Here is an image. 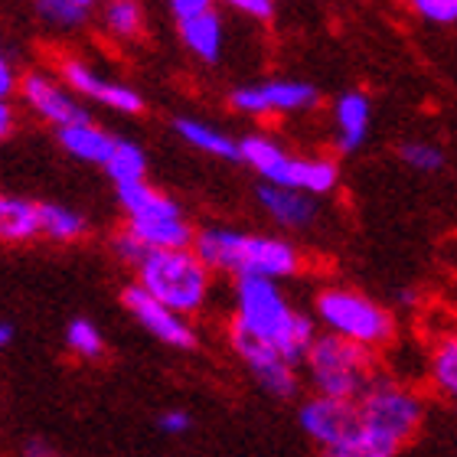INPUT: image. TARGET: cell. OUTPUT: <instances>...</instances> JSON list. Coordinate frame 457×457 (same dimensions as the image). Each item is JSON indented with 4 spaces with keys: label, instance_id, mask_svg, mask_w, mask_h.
Segmentation results:
<instances>
[{
    "label": "cell",
    "instance_id": "6da1fadb",
    "mask_svg": "<svg viewBox=\"0 0 457 457\" xmlns=\"http://www.w3.org/2000/svg\"><path fill=\"white\" fill-rule=\"evenodd\" d=\"M228 334L248 337L278 350L287 362L301 366L307 350L317 340V320L304 311H297L285 297L278 281L265 278H238L232 291V320Z\"/></svg>",
    "mask_w": 457,
    "mask_h": 457
},
{
    "label": "cell",
    "instance_id": "7a4b0ae2",
    "mask_svg": "<svg viewBox=\"0 0 457 457\" xmlns=\"http://www.w3.org/2000/svg\"><path fill=\"white\" fill-rule=\"evenodd\" d=\"M193 252L206 262L212 275L228 278H265V281H285L304 271V255L295 242L281 236H258V232H238V228H203L193 238Z\"/></svg>",
    "mask_w": 457,
    "mask_h": 457
},
{
    "label": "cell",
    "instance_id": "3957f363",
    "mask_svg": "<svg viewBox=\"0 0 457 457\" xmlns=\"http://www.w3.org/2000/svg\"><path fill=\"white\" fill-rule=\"evenodd\" d=\"M314 320L317 327H324V334H334L372 353L392 346L395 334H399L395 314L389 307L379 304L376 297L356 291V287L343 285H330L317 291Z\"/></svg>",
    "mask_w": 457,
    "mask_h": 457
},
{
    "label": "cell",
    "instance_id": "277c9868",
    "mask_svg": "<svg viewBox=\"0 0 457 457\" xmlns=\"http://www.w3.org/2000/svg\"><path fill=\"white\" fill-rule=\"evenodd\" d=\"M134 271H137L134 285H141L154 301L167 304L177 314L193 317L210 304L212 271L193 248L151 252Z\"/></svg>",
    "mask_w": 457,
    "mask_h": 457
},
{
    "label": "cell",
    "instance_id": "5b68a950",
    "mask_svg": "<svg viewBox=\"0 0 457 457\" xmlns=\"http://www.w3.org/2000/svg\"><path fill=\"white\" fill-rule=\"evenodd\" d=\"M301 366H304V379L311 382L314 395L343 402H360L362 392L379 376L376 353L340 340L334 334H324V330L317 334L314 346L307 350Z\"/></svg>",
    "mask_w": 457,
    "mask_h": 457
},
{
    "label": "cell",
    "instance_id": "8992f818",
    "mask_svg": "<svg viewBox=\"0 0 457 457\" xmlns=\"http://www.w3.org/2000/svg\"><path fill=\"white\" fill-rule=\"evenodd\" d=\"M238 161H245L252 170L271 187L307 193V196H327L340 183V167L330 157H295L265 134H248L238 141Z\"/></svg>",
    "mask_w": 457,
    "mask_h": 457
},
{
    "label": "cell",
    "instance_id": "52a82bcc",
    "mask_svg": "<svg viewBox=\"0 0 457 457\" xmlns=\"http://www.w3.org/2000/svg\"><path fill=\"white\" fill-rule=\"evenodd\" d=\"M356 409L360 428L372 431L376 438L389 441L395 448H405L425 425V395L395 376H376V382L356 402Z\"/></svg>",
    "mask_w": 457,
    "mask_h": 457
},
{
    "label": "cell",
    "instance_id": "ba28073f",
    "mask_svg": "<svg viewBox=\"0 0 457 457\" xmlns=\"http://www.w3.org/2000/svg\"><path fill=\"white\" fill-rule=\"evenodd\" d=\"M297 425L317 448L330 451L360 431V409H356V402L327 399V395L311 392L297 409Z\"/></svg>",
    "mask_w": 457,
    "mask_h": 457
},
{
    "label": "cell",
    "instance_id": "9c48e42d",
    "mask_svg": "<svg viewBox=\"0 0 457 457\" xmlns=\"http://www.w3.org/2000/svg\"><path fill=\"white\" fill-rule=\"evenodd\" d=\"M121 304L128 307V314H131L154 340H161L163 346H170V350H193V346H196V327L190 324V317L177 314V311H170L167 304L154 301L141 285L124 287Z\"/></svg>",
    "mask_w": 457,
    "mask_h": 457
},
{
    "label": "cell",
    "instance_id": "30bf717a",
    "mask_svg": "<svg viewBox=\"0 0 457 457\" xmlns=\"http://www.w3.org/2000/svg\"><path fill=\"white\" fill-rule=\"evenodd\" d=\"M228 346H232V353L242 360V366L252 372V379H255L271 399H295L297 392H301L297 366L287 362L278 350H271L265 343L248 340V337H236V334H228Z\"/></svg>",
    "mask_w": 457,
    "mask_h": 457
},
{
    "label": "cell",
    "instance_id": "8fae6325",
    "mask_svg": "<svg viewBox=\"0 0 457 457\" xmlns=\"http://www.w3.org/2000/svg\"><path fill=\"white\" fill-rule=\"evenodd\" d=\"M317 98L320 96H317V88L311 82L285 79V82H265V86H242L228 96V102L238 112L265 118V114H291V112L314 108Z\"/></svg>",
    "mask_w": 457,
    "mask_h": 457
},
{
    "label": "cell",
    "instance_id": "7c38bea8",
    "mask_svg": "<svg viewBox=\"0 0 457 457\" xmlns=\"http://www.w3.org/2000/svg\"><path fill=\"white\" fill-rule=\"evenodd\" d=\"M20 92H23V102H27L43 121L56 124L59 131H62V128H76V124H88L86 108L79 105L66 88L56 86L49 76H43V72H29V76H23Z\"/></svg>",
    "mask_w": 457,
    "mask_h": 457
},
{
    "label": "cell",
    "instance_id": "4fadbf2b",
    "mask_svg": "<svg viewBox=\"0 0 457 457\" xmlns=\"http://www.w3.org/2000/svg\"><path fill=\"white\" fill-rule=\"evenodd\" d=\"M62 79H66L69 88H76V96H86L92 102H102V105L114 108V112H124V114H137L144 112V98L141 92H134L131 86H121V82H108L96 72V69H88L86 62H79V59H62Z\"/></svg>",
    "mask_w": 457,
    "mask_h": 457
},
{
    "label": "cell",
    "instance_id": "5bb4252c",
    "mask_svg": "<svg viewBox=\"0 0 457 457\" xmlns=\"http://www.w3.org/2000/svg\"><path fill=\"white\" fill-rule=\"evenodd\" d=\"M258 203L281 228H307L314 226L317 216H320V206H317L314 196L285 190V187H271V183L258 187Z\"/></svg>",
    "mask_w": 457,
    "mask_h": 457
},
{
    "label": "cell",
    "instance_id": "9a60e30c",
    "mask_svg": "<svg viewBox=\"0 0 457 457\" xmlns=\"http://www.w3.org/2000/svg\"><path fill=\"white\" fill-rule=\"evenodd\" d=\"M118 206L128 216V222H161V220H183L180 203L170 200L167 193L151 187L147 180L124 183L118 187Z\"/></svg>",
    "mask_w": 457,
    "mask_h": 457
},
{
    "label": "cell",
    "instance_id": "2e32d148",
    "mask_svg": "<svg viewBox=\"0 0 457 457\" xmlns=\"http://www.w3.org/2000/svg\"><path fill=\"white\" fill-rule=\"evenodd\" d=\"M370 114L372 105L366 92H346V96L337 98L334 108V121H337V151L353 154L366 144V134H370Z\"/></svg>",
    "mask_w": 457,
    "mask_h": 457
},
{
    "label": "cell",
    "instance_id": "e0dca14e",
    "mask_svg": "<svg viewBox=\"0 0 457 457\" xmlns=\"http://www.w3.org/2000/svg\"><path fill=\"white\" fill-rule=\"evenodd\" d=\"M428 386L435 395L457 402V330L435 337L428 350V366H425Z\"/></svg>",
    "mask_w": 457,
    "mask_h": 457
},
{
    "label": "cell",
    "instance_id": "ac0fdd59",
    "mask_svg": "<svg viewBox=\"0 0 457 457\" xmlns=\"http://www.w3.org/2000/svg\"><path fill=\"white\" fill-rule=\"evenodd\" d=\"M39 236V203L0 193V242L23 245Z\"/></svg>",
    "mask_w": 457,
    "mask_h": 457
},
{
    "label": "cell",
    "instance_id": "d6986e66",
    "mask_svg": "<svg viewBox=\"0 0 457 457\" xmlns=\"http://www.w3.org/2000/svg\"><path fill=\"white\" fill-rule=\"evenodd\" d=\"M59 144L66 147V154H72L76 161L96 163V167H105L108 157L114 154V144L118 137H112L108 131L96 128V124H76V128H62L59 131Z\"/></svg>",
    "mask_w": 457,
    "mask_h": 457
},
{
    "label": "cell",
    "instance_id": "ffe728a7",
    "mask_svg": "<svg viewBox=\"0 0 457 457\" xmlns=\"http://www.w3.org/2000/svg\"><path fill=\"white\" fill-rule=\"evenodd\" d=\"M180 27L183 43L196 53L206 62H216L222 56V20L216 10H206V13H196L190 20H177Z\"/></svg>",
    "mask_w": 457,
    "mask_h": 457
},
{
    "label": "cell",
    "instance_id": "44dd1931",
    "mask_svg": "<svg viewBox=\"0 0 457 457\" xmlns=\"http://www.w3.org/2000/svg\"><path fill=\"white\" fill-rule=\"evenodd\" d=\"M173 131L180 134L190 147H196V151L222 157V161H238V141H232L228 134H222L220 128H212V124L196 121V118H177V121H173Z\"/></svg>",
    "mask_w": 457,
    "mask_h": 457
},
{
    "label": "cell",
    "instance_id": "7402d4cb",
    "mask_svg": "<svg viewBox=\"0 0 457 457\" xmlns=\"http://www.w3.org/2000/svg\"><path fill=\"white\" fill-rule=\"evenodd\" d=\"M39 236L53 242H79L86 236V216L59 203H39Z\"/></svg>",
    "mask_w": 457,
    "mask_h": 457
},
{
    "label": "cell",
    "instance_id": "603a6c76",
    "mask_svg": "<svg viewBox=\"0 0 457 457\" xmlns=\"http://www.w3.org/2000/svg\"><path fill=\"white\" fill-rule=\"evenodd\" d=\"M105 173L114 180V187L141 183L144 177H147V154L134 141H118L114 144V154L105 163Z\"/></svg>",
    "mask_w": 457,
    "mask_h": 457
},
{
    "label": "cell",
    "instance_id": "cb8c5ba5",
    "mask_svg": "<svg viewBox=\"0 0 457 457\" xmlns=\"http://www.w3.org/2000/svg\"><path fill=\"white\" fill-rule=\"evenodd\" d=\"M66 350L72 353L76 360L96 362L105 356V337H102V330H98L92 320L76 317V320H69V327H66Z\"/></svg>",
    "mask_w": 457,
    "mask_h": 457
},
{
    "label": "cell",
    "instance_id": "d4e9b609",
    "mask_svg": "<svg viewBox=\"0 0 457 457\" xmlns=\"http://www.w3.org/2000/svg\"><path fill=\"white\" fill-rule=\"evenodd\" d=\"M395 454H399V448H395V445L376 438L372 431L360 428L356 435H350V438L343 441V445L324 451L320 457H395Z\"/></svg>",
    "mask_w": 457,
    "mask_h": 457
},
{
    "label": "cell",
    "instance_id": "484cf974",
    "mask_svg": "<svg viewBox=\"0 0 457 457\" xmlns=\"http://www.w3.org/2000/svg\"><path fill=\"white\" fill-rule=\"evenodd\" d=\"M141 23H144L141 7H137L134 0H112V4H108L105 27L112 29L114 37H121V39L137 37V33H141Z\"/></svg>",
    "mask_w": 457,
    "mask_h": 457
},
{
    "label": "cell",
    "instance_id": "4316f807",
    "mask_svg": "<svg viewBox=\"0 0 457 457\" xmlns=\"http://www.w3.org/2000/svg\"><path fill=\"white\" fill-rule=\"evenodd\" d=\"M399 157L405 167L419 173H438L445 167V151L428 141H405L399 147Z\"/></svg>",
    "mask_w": 457,
    "mask_h": 457
},
{
    "label": "cell",
    "instance_id": "83f0119b",
    "mask_svg": "<svg viewBox=\"0 0 457 457\" xmlns=\"http://www.w3.org/2000/svg\"><path fill=\"white\" fill-rule=\"evenodd\" d=\"M86 13L88 10H82L72 0H39V17L53 23V27L72 29L79 23H86Z\"/></svg>",
    "mask_w": 457,
    "mask_h": 457
},
{
    "label": "cell",
    "instance_id": "f1b7e54d",
    "mask_svg": "<svg viewBox=\"0 0 457 457\" xmlns=\"http://www.w3.org/2000/svg\"><path fill=\"white\" fill-rule=\"evenodd\" d=\"M409 4L428 23H438V27L457 23V0H409Z\"/></svg>",
    "mask_w": 457,
    "mask_h": 457
},
{
    "label": "cell",
    "instance_id": "f546056e",
    "mask_svg": "<svg viewBox=\"0 0 457 457\" xmlns=\"http://www.w3.org/2000/svg\"><path fill=\"white\" fill-rule=\"evenodd\" d=\"M112 248H114V255L121 258L124 265H131V268H137L144 262V258L151 255V248L141 245V242H137V238H134L131 232H128V228H121V232H118V236L112 238Z\"/></svg>",
    "mask_w": 457,
    "mask_h": 457
},
{
    "label": "cell",
    "instance_id": "4dcf8cb0",
    "mask_svg": "<svg viewBox=\"0 0 457 457\" xmlns=\"http://www.w3.org/2000/svg\"><path fill=\"white\" fill-rule=\"evenodd\" d=\"M157 428L163 431V435H187V431L193 428V419H190V411H183V409H167L157 419Z\"/></svg>",
    "mask_w": 457,
    "mask_h": 457
},
{
    "label": "cell",
    "instance_id": "1f68e13d",
    "mask_svg": "<svg viewBox=\"0 0 457 457\" xmlns=\"http://www.w3.org/2000/svg\"><path fill=\"white\" fill-rule=\"evenodd\" d=\"M222 4H228L232 10L245 13V17H255V20H268L271 10H275V0H222Z\"/></svg>",
    "mask_w": 457,
    "mask_h": 457
},
{
    "label": "cell",
    "instance_id": "d6a6232c",
    "mask_svg": "<svg viewBox=\"0 0 457 457\" xmlns=\"http://www.w3.org/2000/svg\"><path fill=\"white\" fill-rule=\"evenodd\" d=\"M170 10L177 20H190V17H196V13L212 10V0H170Z\"/></svg>",
    "mask_w": 457,
    "mask_h": 457
},
{
    "label": "cell",
    "instance_id": "836d02e7",
    "mask_svg": "<svg viewBox=\"0 0 457 457\" xmlns=\"http://www.w3.org/2000/svg\"><path fill=\"white\" fill-rule=\"evenodd\" d=\"M13 88H17V72H13L7 59L0 56V102H7L13 96Z\"/></svg>",
    "mask_w": 457,
    "mask_h": 457
},
{
    "label": "cell",
    "instance_id": "e575fe53",
    "mask_svg": "<svg viewBox=\"0 0 457 457\" xmlns=\"http://www.w3.org/2000/svg\"><path fill=\"white\" fill-rule=\"evenodd\" d=\"M23 457H59V454L49 445H43V441H27L23 445Z\"/></svg>",
    "mask_w": 457,
    "mask_h": 457
},
{
    "label": "cell",
    "instance_id": "d590c367",
    "mask_svg": "<svg viewBox=\"0 0 457 457\" xmlns=\"http://www.w3.org/2000/svg\"><path fill=\"white\" fill-rule=\"evenodd\" d=\"M13 131V108L10 102H0V137H7Z\"/></svg>",
    "mask_w": 457,
    "mask_h": 457
},
{
    "label": "cell",
    "instance_id": "8d00e7d4",
    "mask_svg": "<svg viewBox=\"0 0 457 457\" xmlns=\"http://www.w3.org/2000/svg\"><path fill=\"white\" fill-rule=\"evenodd\" d=\"M395 301H399V307H419V291L415 287H402L399 295H395Z\"/></svg>",
    "mask_w": 457,
    "mask_h": 457
},
{
    "label": "cell",
    "instance_id": "74e56055",
    "mask_svg": "<svg viewBox=\"0 0 457 457\" xmlns=\"http://www.w3.org/2000/svg\"><path fill=\"white\" fill-rule=\"evenodd\" d=\"M10 340H13V327H10V324H0V353L7 350Z\"/></svg>",
    "mask_w": 457,
    "mask_h": 457
},
{
    "label": "cell",
    "instance_id": "f35d334b",
    "mask_svg": "<svg viewBox=\"0 0 457 457\" xmlns=\"http://www.w3.org/2000/svg\"><path fill=\"white\" fill-rule=\"evenodd\" d=\"M72 4H79V7H82V10H88V7H92V4H96V0H72Z\"/></svg>",
    "mask_w": 457,
    "mask_h": 457
}]
</instances>
